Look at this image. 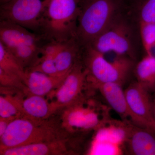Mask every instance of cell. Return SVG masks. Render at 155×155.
Masks as SVG:
<instances>
[{
	"instance_id": "cell-6",
	"label": "cell",
	"mask_w": 155,
	"mask_h": 155,
	"mask_svg": "<svg viewBox=\"0 0 155 155\" xmlns=\"http://www.w3.org/2000/svg\"><path fill=\"white\" fill-rule=\"evenodd\" d=\"M44 0H10L1 4V21H8L39 34Z\"/></svg>"
},
{
	"instance_id": "cell-7",
	"label": "cell",
	"mask_w": 155,
	"mask_h": 155,
	"mask_svg": "<svg viewBox=\"0 0 155 155\" xmlns=\"http://www.w3.org/2000/svg\"><path fill=\"white\" fill-rule=\"evenodd\" d=\"M87 70L81 58L69 71L60 86L57 90L54 102L58 109L73 104L81 97V92L87 84Z\"/></svg>"
},
{
	"instance_id": "cell-9",
	"label": "cell",
	"mask_w": 155,
	"mask_h": 155,
	"mask_svg": "<svg viewBox=\"0 0 155 155\" xmlns=\"http://www.w3.org/2000/svg\"><path fill=\"white\" fill-rule=\"evenodd\" d=\"M122 86L119 83L114 82L98 83L92 85L98 90L109 107L119 114L122 121L148 128L130 110Z\"/></svg>"
},
{
	"instance_id": "cell-21",
	"label": "cell",
	"mask_w": 155,
	"mask_h": 155,
	"mask_svg": "<svg viewBox=\"0 0 155 155\" xmlns=\"http://www.w3.org/2000/svg\"><path fill=\"white\" fill-rule=\"evenodd\" d=\"M26 69L38 71L51 76H61L56 68L54 59L51 58H39L35 65Z\"/></svg>"
},
{
	"instance_id": "cell-8",
	"label": "cell",
	"mask_w": 155,
	"mask_h": 155,
	"mask_svg": "<svg viewBox=\"0 0 155 155\" xmlns=\"http://www.w3.org/2000/svg\"><path fill=\"white\" fill-rule=\"evenodd\" d=\"M124 92L133 114L147 127L155 130L151 93L137 81L130 83Z\"/></svg>"
},
{
	"instance_id": "cell-22",
	"label": "cell",
	"mask_w": 155,
	"mask_h": 155,
	"mask_svg": "<svg viewBox=\"0 0 155 155\" xmlns=\"http://www.w3.org/2000/svg\"><path fill=\"white\" fill-rule=\"evenodd\" d=\"M0 82L1 86L5 87H13L26 90V87L21 79L5 72L2 69H0Z\"/></svg>"
},
{
	"instance_id": "cell-3",
	"label": "cell",
	"mask_w": 155,
	"mask_h": 155,
	"mask_svg": "<svg viewBox=\"0 0 155 155\" xmlns=\"http://www.w3.org/2000/svg\"><path fill=\"white\" fill-rule=\"evenodd\" d=\"M104 55L90 45L82 47L81 60L88 72L87 82L91 85L108 82L123 85L135 67L134 59L128 56L117 55L110 62Z\"/></svg>"
},
{
	"instance_id": "cell-23",
	"label": "cell",
	"mask_w": 155,
	"mask_h": 155,
	"mask_svg": "<svg viewBox=\"0 0 155 155\" xmlns=\"http://www.w3.org/2000/svg\"><path fill=\"white\" fill-rule=\"evenodd\" d=\"M14 119L0 117V137L4 134L7 130L9 124Z\"/></svg>"
},
{
	"instance_id": "cell-19",
	"label": "cell",
	"mask_w": 155,
	"mask_h": 155,
	"mask_svg": "<svg viewBox=\"0 0 155 155\" xmlns=\"http://www.w3.org/2000/svg\"><path fill=\"white\" fill-rule=\"evenodd\" d=\"M27 116L22 105V101L10 95L0 96V117L15 119Z\"/></svg>"
},
{
	"instance_id": "cell-24",
	"label": "cell",
	"mask_w": 155,
	"mask_h": 155,
	"mask_svg": "<svg viewBox=\"0 0 155 155\" xmlns=\"http://www.w3.org/2000/svg\"><path fill=\"white\" fill-rule=\"evenodd\" d=\"M153 101V112L154 120L155 122V90L152 93Z\"/></svg>"
},
{
	"instance_id": "cell-16",
	"label": "cell",
	"mask_w": 155,
	"mask_h": 155,
	"mask_svg": "<svg viewBox=\"0 0 155 155\" xmlns=\"http://www.w3.org/2000/svg\"><path fill=\"white\" fill-rule=\"evenodd\" d=\"M134 73L137 81L152 93L155 90V57L146 55L135 65Z\"/></svg>"
},
{
	"instance_id": "cell-5",
	"label": "cell",
	"mask_w": 155,
	"mask_h": 155,
	"mask_svg": "<svg viewBox=\"0 0 155 155\" xmlns=\"http://www.w3.org/2000/svg\"><path fill=\"white\" fill-rule=\"evenodd\" d=\"M43 121L27 116L13 120L0 137V150L64 139L56 128Z\"/></svg>"
},
{
	"instance_id": "cell-13",
	"label": "cell",
	"mask_w": 155,
	"mask_h": 155,
	"mask_svg": "<svg viewBox=\"0 0 155 155\" xmlns=\"http://www.w3.org/2000/svg\"><path fill=\"white\" fill-rule=\"evenodd\" d=\"M66 141L63 140L37 143L0 151L2 155H65L67 153Z\"/></svg>"
},
{
	"instance_id": "cell-4",
	"label": "cell",
	"mask_w": 155,
	"mask_h": 155,
	"mask_svg": "<svg viewBox=\"0 0 155 155\" xmlns=\"http://www.w3.org/2000/svg\"><path fill=\"white\" fill-rule=\"evenodd\" d=\"M134 25L122 12L89 45L104 54L113 52L134 59L137 38Z\"/></svg>"
},
{
	"instance_id": "cell-1",
	"label": "cell",
	"mask_w": 155,
	"mask_h": 155,
	"mask_svg": "<svg viewBox=\"0 0 155 155\" xmlns=\"http://www.w3.org/2000/svg\"><path fill=\"white\" fill-rule=\"evenodd\" d=\"M39 34L50 41L64 42L76 36L81 0H44Z\"/></svg>"
},
{
	"instance_id": "cell-20",
	"label": "cell",
	"mask_w": 155,
	"mask_h": 155,
	"mask_svg": "<svg viewBox=\"0 0 155 155\" xmlns=\"http://www.w3.org/2000/svg\"><path fill=\"white\" fill-rule=\"evenodd\" d=\"M139 25L140 37L146 54H149L155 46V22L140 23Z\"/></svg>"
},
{
	"instance_id": "cell-15",
	"label": "cell",
	"mask_w": 155,
	"mask_h": 155,
	"mask_svg": "<svg viewBox=\"0 0 155 155\" xmlns=\"http://www.w3.org/2000/svg\"><path fill=\"white\" fill-rule=\"evenodd\" d=\"M23 110L29 118L43 120L54 114L58 108L54 103H50L43 96L31 94L22 101Z\"/></svg>"
},
{
	"instance_id": "cell-18",
	"label": "cell",
	"mask_w": 155,
	"mask_h": 155,
	"mask_svg": "<svg viewBox=\"0 0 155 155\" xmlns=\"http://www.w3.org/2000/svg\"><path fill=\"white\" fill-rule=\"evenodd\" d=\"M130 11L138 24L155 22V0H135Z\"/></svg>"
},
{
	"instance_id": "cell-12",
	"label": "cell",
	"mask_w": 155,
	"mask_h": 155,
	"mask_svg": "<svg viewBox=\"0 0 155 155\" xmlns=\"http://www.w3.org/2000/svg\"><path fill=\"white\" fill-rule=\"evenodd\" d=\"M68 73L62 76H52L38 71L25 69L24 84L26 90L31 94L43 97L56 90Z\"/></svg>"
},
{
	"instance_id": "cell-14",
	"label": "cell",
	"mask_w": 155,
	"mask_h": 155,
	"mask_svg": "<svg viewBox=\"0 0 155 155\" xmlns=\"http://www.w3.org/2000/svg\"><path fill=\"white\" fill-rule=\"evenodd\" d=\"M82 46L75 38L64 42L54 59L59 75H66L81 58Z\"/></svg>"
},
{
	"instance_id": "cell-10",
	"label": "cell",
	"mask_w": 155,
	"mask_h": 155,
	"mask_svg": "<svg viewBox=\"0 0 155 155\" xmlns=\"http://www.w3.org/2000/svg\"><path fill=\"white\" fill-rule=\"evenodd\" d=\"M43 40L45 39L41 35L30 32L21 25L8 21L0 22V42L8 49L25 45L42 46Z\"/></svg>"
},
{
	"instance_id": "cell-2",
	"label": "cell",
	"mask_w": 155,
	"mask_h": 155,
	"mask_svg": "<svg viewBox=\"0 0 155 155\" xmlns=\"http://www.w3.org/2000/svg\"><path fill=\"white\" fill-rule=\"evenodd\" d=\"M123 0H81L75 38L90 44L123 11Z\"/></svg>"
},
{
	"instance_id": "cell-25",
	"label": "cell",
	"mask_w": 155,
	"mask_h": 155,
	"mask_svg": "<svg viewBox=\"0 0 155 155\" xmlns=\"http://www.w3.org/2000/svg\"><path fill=\"white\" fill-rule=\"evenodd\" d=\"M9 1H10V0H0V2H1V4H2V3L8 2Z\"/></svg>"
},
{
	"instance_id": "cell-11",
	"label": "cell",
	"mask_w": 155,
	"mask_h": 155,
	"mask_svg": "<svg viewBox=\"0 0 155 155\" xmlns=\"http://www.w3.org/2000/svg\"><path fill=\"white\" fill-rule=\"evenodd\" d=\"M124 146L130 155H155V130L130 124Z\"/></svg>"
},
{
	"instance_id": "cell-17",
	"label": "cell",
	"mask_w": 155,
	"mask_h": 155,
	"mask_svg": "<svg viewBox=\"0 0 155 155\" xmlns=\"http://www.w3.org/2000/svg\"><path fill=\"white\" fill-rule=\"evenodd\" d=\"M0 69L19 78L24 84L25 69L7 48L0 42Z\"/></svg>"
}]
</instances>
